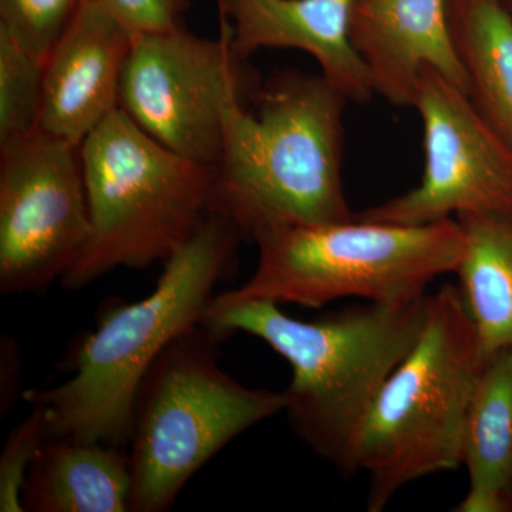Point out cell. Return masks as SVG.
Segmentation results:
<instances>
[{"instance_id":"obj_1","label":"cell","mask_w":512,"mask_h":512,"mask_svg":"<svg viewBox=\"0 0 512 512\" xmlns=\"http://www.w3.org/2000/svg\"><path fill=\"white\" fill-rule=\"evenodd\" d=\"M430 298L367 302L308 322L286 315L278 303L231 301L218 293L202 323L222 339L249 333L284 357L292 369L284 392L289 424L313 453L352 476L363 423L419 339Z\"/></svg>"},{"instance_id":"obj_2","label":"cell","mask_w":512,"mask_h":512,"mask_svg":"<svg viewBox=\"0 0 512 512\" xmlns=\"http://www.w3.org/2000/svg\"><path fill=\"white\" fill-rule=\"evenodd\" d=\"M348 101L322 74L284 70L264 80L255 111L227 113L210 212L252 239L266 229L353 220L342 180Z\"/></svg>"},{"instance_id":"obj_3","label":"cell","mask_w":512,"mask_h":512,"mask_svg":"<svg viewBox=\"0 0 512 512\" xmlns=\"http://www.w3.org/2000/svg\"><path fill=\"white\" fill-rule=\"evenodd\" d=\"M241 229L217 212L164 262L156 288L146 298L121 303L77 350L67 382L26 393L45 407L47 439L124 447L134 406L147 373L164 350L201 325L215 286L237 268Z\"/></svg>"},{"instance_id":"obj_4","label":"cell","mask_w":512,"mask_h":512,"mask_svg":"<svg viewBox=\"0 0 512 512\" xmlns=\"http://www.w3.org/2000/svg\"><path fill=\"white\" fill-rule=\"evenodd\" d=\"M90 235L62 285L79 291L117 268L164 264L210 214L214 165L174 153L123 110L80 144Z\"/></svg>"},{"instance_id":"obj_5","label":"cell","mask_w":512,"mask_h":512,"mask_svg":"<svg viewBox=\"0 0 512 512\" xmlns=\"http://www.w3.org/2000/svg\"><path fill=\"white\" fill-rule=\"evenodd\" d=\"M484 360L460 289L444 285L360 430L355 458L369 477L367 511H383L413 481L461 466L464 421Z\"/></svg>"},{"instance_id":"obj_6","label":"cell","mask_w":512,"mask_h":512,"mask_svg":"<svg viewBox=\"0 0 512 512\" xmlns=\"http://www.w3.org/2000/svg\"><path fill=\"white\" fill-rule=\"evenodd\" d=\"M254 241L259 251L254 274L221 296L305 308L345 298L373 303L419 298L434 279L456 272L464 251L456 218L399 225L355 215L335 224L266 229Z\"/></svg>"},{"instance_id":"obj_7","label":"cell","mask_w":512,"mask_h":512,"mask_svg":"<svg viewBox=\"0 0 512 512\" xmlns=\"http://www.w3.org/2000/svg\"><path fill=\"white\" fill-rule=\"evenodd\" d=\"M204 323L175 339L138 390L131 424L130 511L163 512L229 441L285 412L284 392L251 389L221 369Z\"/></svg>"},{"instance_id":"obj_8","label":"cell","mask_w":512,"mask_h":512,"mask_svg":"<svg viewBox=\"0 0 512 512\" xmlns=\"http://www.w3.org/2000/svg\"><path fill=\"white\" fill-rule=\"evenodd\" d=\"M262 82L232 45L227 23L221 20L217 39L184 25L134 35L120 109L174 153L217 167L229 109L251 107Z\"/></svg>"},{"instance_id":"obj_9","label":"cell","mask_w":512,"mask_h":512,"mask_svg":"<svg viewBox=\"0 0 512 512\" xmlns=\"http://www.w3.org/2000/svg\"><path fill=\"white\" fill-rule=\"evenodd\" d=\"M90 235L80 146L36 130L0 147V291H43Z\"/></svg>"},{"instance_id":"obj_10","label":"cell","mask_w":512,"mask_h":512,"mask_svg":"<svg viewBox=\"0 0 512 512\" xmlns=\"http://www.w3.org/2000/svg\"><path fill=\"white\" fill-rule=\"evenodd\" d=\"M424 133L420 184L356 212L362 220L424 225L458 215L512 214V147L470 93L423 69L414 94Z\"/></svg>"},{"instance_id":"obj_11","label":"cell","mask_w":512,"mask_h":512,"mask_svg":"<svg viewBox=\"0 0 512 512\" xmlns=\"http://www.w3.org/2000/svg\"><path fill=\"white\" fill-rule=\"evenodd\" d=\"M133 37L106 12L82 3L46 59L39 130L80 146L119 110Z\"/></svg>"},{"instance_id":"obj_12","label":"cell","mask_w":512,"mask_h":512,"mask_svg":"<svg viewBox=\"0 0 512 512\" xmlns=\"http://www.w3.org/2000/svg\"><path fill=\"white\" fill-rule=\"evenodd\" d=\"M350 42L366 64L375 94L394 107H413L426 67L468 92L450 0H356Z\"/></svg>"},{"instance_id":"obj_13","label":"cell","mask_w":512,"mask_h":512,"mask_svg":"<svg viewBox=\"0 0 512 512\" xmlns=\"http://www.w3.org/2000/svg\"><path fill=\"white\" fill-rule=\"evenodd\" d=\"M356 0H217L232 45L242 56L298 49L315 57L322 76L353 103L375 96L362 57L350 42Z\"/></svg>"},{"instance_id":"obj_14","label":"cell","mask_w":512,"mask_h":512,"mask_svg":"<svg viewBox=\"0 0 512 512\" xmlns=\"http://www.w3.org/2000/svg\"><path fill=\"white\" fill-rule=\"evenodd\" d=\"M131 488L130 458L121 448L47 439L26 477L23 510L126 512Z\"/></svg>"},{"instance_id":"obj_15","label":"cell","mask_w":512,"mask_h":512,"mask_svg":"<svg viewBox=\"0 0 512 512\" xmlns=\"http://www.w3.org/2000/svg\"><path fill=\"white\" fill-rule=\"evenodd\" d=\"M466 498L456 512L512 511V353L485 357L464 421Z\"/></svg>"},{"instance_id":"obj_16","label":"cell","mask_w":512,"mask_h":512,"mask_svg":"<svg viewBox=\"0 0 512 512\" xmlns=\"http://www.w3.org/2000/svg\"><path fill=\"white\" fill-rule=\"evenodd\" d=\"M456 274L484 357L512 353V214L458 215Z\"/></svg>"},{"instance_id":"obj_17","label":"cell","mask_w":512,"mask_h":512,"mask_svg":"<svg viewBox=\"0 0 512 512\" xmlns=\"http://www.w3.org/2000/svg\"><path fill=\"white\" fill-rule=\"evenodd\" d=\"M450 22L468 93L512 147V13L503 0H450Z\"/></svg>"},{"instance_id":"obj_18","label":"cell","mask_w":512,"mask_h":512,"mask_svg":"<svg viewBox=\"0 0 512 512\" xmlns=\"http://www.w3.org/2000/svg\"><path fill=\"white\" fill-rule=\"evenodd\" d=\"M45 62L0 30V147L39 130Z\"/></svg>"},{"instance_id":"obj_19","label":"cell","mask_w":512,"mask_h":512,"mask_svg":"<svg viewBox=\"0 0 512 512\" xmlns=\"http://www.w3.org/2000/svg\"><path fill=\"white\" fill-rule=\"evenodd\" d=\"M82 0H0V30L46 62Z\"/></svg>"},{"instance_id":"obj_20","label":"cell","mask_w":512,"mask_h":512,"mask_svg":"<svg viewBox=\"0 0 512 512\" xmlns=\"http://www.w3.org/2000/svg\"><path fill=\"white\" fill-rule=\"evenodd\" d=\"M47 440L45 407L32 413L12 431L0 456V511L22 512L23 488L33 461Z\"/></svg>"},{"instance_id":"obj_21","label":"cell","mask_w":512,"mask_h":512,"mask_svg":"<svg viewBox=\"0 0 512 512\" xmlns=\"http://www.w3.org/2000/svg\"><path fill=\"white\" fill-rule=\"evenodd\" d=\"M120 22L131 35L164 32L184 26L191 0H82Z\"/></svg>"}]
</instances>
